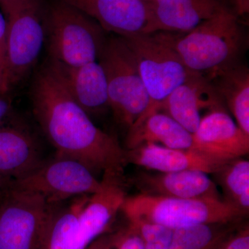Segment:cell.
I'll list each match as a JSON object with an SVG mask.
<instances>
[{
    "mask_svg": "<svg viewBox=\"0 0 249 249\" xmlns=\"http://www.w3.org/2000/svg\"><path fill=\"white\" fill-rule=\"evenodd\" d=\"M31 98L36 120L56 156L78 160L94 175L124 177L126 150L95 125L48 62L36 75Z\"/></svg>",
    "mask_w": 249,
    "mask_h": 249,
    "instance_id": "obj_1",
    "label": "cell"
},
{
    "mask_svg": "<svg viewBox=\"0 0 249 249\" xmlns=\"http://www.w3.org/2000/svg\"><path fill=\"white\" fill-rule=\"evenodd\" d=\"M165 34L185 66L205 76L240 62L247 45L245 31L231 9L185 34Z\"/></svg>",
    "mask_w": 249,
    "mask_h": 249,
    "instance_id": "obj_2",
    "label": "cell"
},
{
    "mask_svg": "<svg viewBox=\"0 0 249 249\" xmlns=\"http://www.w3.org/2000/svg\"><path fill=\"white\" fill-rule=\"evenodd\" d=\"M43 22L49 60L72 67L98 61L107 37L92 18L66 3L52 0L44 2Z\"/></svg>",
    "mask_w": 249,
    "mask_h": 249,
    "instance_id": "obj_3",
    "label": "cell"
},
{
    "mask_svg": "<svg viewBox=\"0 0 249 249\" xmlns=\"http://www.w3.org/2000/svg\"><path fill=\"white\" fill-rule=\"evenodd\" d=\"M127 219H142L173 230L200 224H228L247 213L221 199H185L140 194L127 196L121 206Z\"/></svg>",
    "mask_w": 249,
    "mask_h": 249,
    "instance_id": "obj_4",
    "label": "cell"
},
{
    "mask_svg": "<svg viewBox=\"0 0 249 249\" xmlns=\"http://www.w3.org/2000/svg\"><path fill=\"white\" fill-rule=\"evenodd\" d=\"M58 208L8 183L0 195V249H46Z\"/></svg>",
    "mask_w": 249,
    "mask_h": 249,
    "instance_id": "obj_5",
    "label": "cell"
},
{
    "mask_svg": "<svg viewBox=\"0 0 249 249\" xmlns=\"http://www.w3.org/2000/svg\"><path fill=\"white\" fill-rule=\"evenodd\" d=\"M124 38L133 52L148 95L147 109L133 124H139L160 111L170 93L195 72L185 66L163 31Z\"/></svg>",
    "mask_w": 249,
    "mask_h": 249,
    "instance_id": "obj_6",
    "label": "cell"
},
{
    "mask_svg": "<svg viewBox=\"0 0 249 249\" xmlns=\"http://www.w3.org/2000/svg\"><path fill=\"white\" fill-rule=\"evenodd\" d=\"M6 22V81L9 88L29 74L45 40L43 0L0 1Z\"/></svg>",
    "mask_w": 249,
    "mask_h": 249,
    "instance_id": "obj_7",
    "label": "cell"
},
{
    "mask_svg": "<svg viewBox=\"0 0 249 249\" xmlns=\"http://www.w3.org/2000/svg\"><path fill=\"white\" fill-rule=\"evenodd\" d=\"M98 62L107 78L109 108L118 122L129 128L149 104L133 52L124 37H107Z\"/></svg>",
    "mask_w": 249,
    "mask_h": 249,
    "instance_id": "obj_8",
    "label": "cell"
},
{
    "mask_svg": "<svg viewBox=\"0 0 249 249\" xmlns=\"http://www.w3.org/2000/svg\"><path fill=\"white\" fill-rule=\"evenodd\" d=\"M16 189L40 195L51 204L58 205L70 198L91 196L101 191V181L78 160L55 156L19 179L9 181Z\"/></svg>",
    "mask_w": 249,
    "mask_h": 249,
    "instance_id": "obj_9",
    "label": "cell"
},
{
    "mask_svg": "<svg viewBox=\"0 0 249 249\" xmlns=\"http://www.w3.org/2000/svg\"><path fill=\"white\" fill-rule=\"evenodd\" d=\"M193 135L191 150L217 160L229 162L249 152V135L224 109H214L203 116Z\"/></svg>",
    "mask_w": 249,
    "mask_h": 249,
    "instance_id": "obj_10",
    "label": "cell"
},
{
    "mask_svg": "<svg viewBox=\"0 0 249 249\" xmlns=\"http://www.w3.org/2000/svg\"><path fill=\"white\" fill-rule=\"evenodd\" d=\"M92 18L105 31L123 37L145 34L150 22L149 1L142 0H59Z\"/></svg>",
    "mask_w": 249,
    "mask_h": 249,
    "instance_id": "obj_11",
    "label": "cell"
},
{
    "mask_svg": "<svg viewBox=\"0 0 249 249\" xmlns=\"http://www.w3.org/2000/svg\"><path fill=\"white\" fill-rule=\"evenodd\" d=\"M145 34H185L201 23L230 9L226 0H151Z\"/></svg>",
    "mask_w": 249,
    "mask_h": 249,
    "instance_id": "obj_12",
    "label": "cell"
},
{
    "mask_svg": "<svg viewBox=\"0 0 249 249\" xmlns=\"http://www.w3.org/2000/svg\"><path fill=\"white\" fill-rule=\"evenodd\" d=\"M206 109H224V103L209 80L195 73L170 93L160 111H163L193 134L200 124L201 111Z\"/></svg>",
    "mask_w": 249,
    "mask_h": 249,
    "instance_id": "obj_13",
    "label": "cell"
},
{
    "mask_svg": "<svg viewBox=\"0 0 249 249\" xmlns=\"http://www.w3.org/2000/svg\"><path fill=\"white\" fill-rule=\"evenodd\" d=\"M48 63L71 97L88 115L101 114L109 107L107 78L99 62L73 67L50 60Z\"/></svg>",
    "mask_w": 249,
    "mask_h": 249,
    "instance_id": "obj_14",
    "label": "cell"
},
{
    "mask_svg": "<svg viewBox=\"0 0 249 249\" xmlns=\"http://www.w3.org/2000/svg\"><path fill=\"white\" fill-rule=\"evenodd\" d=\"M101 181V191L90 196L78 217V231L86 248L107 232L127 197L124 177L103 175Z\"/></svg>",
    "mask_w": 249,
    "mask_h": 249,
    "instance_id": "obj_15",
    "label": "cell"
},
{
    "mask_svg": "<svg viewBox=\"0 0 249 249\" xmlns=\"http://www.w3.org/2000/svg\"><path fill=\"white\" fill-rule=\"evenodd\" d=\"M125 157L127 163L160 173L199 170L215 173L228 163L195 150H178L152 143L126 150Z\"/></svg>",
    "mask_w": 249,
    "mask_h": 249,
    "instance_id": "obj_16",
    "label": "cell"
},
{
    "mask_svg": "<svg viewBox=\"0 0 249 249\" xmlns=\"http://www.w3.org/2000/svg\"><path fill=\"white\" fill-rule=\"evenodd\" d=\"M209 174L199 170L173 173H142L134 183L142 194L185 199H220L217 186Z\"/></svg>",
    "mask_w": 249,
    "mask_h": 249,
    "instance_id": "obj_17",
    "label": "cell"
},
{
    "mask_svg": "<svg viewBox=\"0 0 249 249\" xmlns=\"http://www.w3.org/2000/svg\"><path fill=\"white\" fill-rule=\"evenodd\" d=\"M45 161L34 138L14 126L0 127V175L9 181L24 178Z\"/></svg>",
    "mask_w": 249,
    "mask_h": 249,
    "instance_id": "obj_18",
    "label": "cell"
},
{
    "mask_svg": "<svg viewBox=\"0 0 249 249\" xmlns=\"http://www.w3.org/2000/svg\"><path fill=\"white\" fill-rule=\"evenodd\" d=\"M149 143L178 150H191L193 135L168 114L158 111L128 128L126 138L127 150Z\"/></svg>",
    "mask_w": 249,
    "mask_h": 249,
    "instance_id": "obj_19",
    "label": "cell"
},
{
    "mask_svg": "<svg viewBox=\"0 0 249 249\" xmlns=\"http://www.w3.org/2000/svg\"><path fill=\"white\" fill-rule=\"evenodd\" d=\"M235 117L236 124L249 135V70L240 62L206 76Z\"/></svg>",
    "mask_w": 249,
    "mask_h": 249,
    "instance_id": "obj_20",
    "label": "cell"
},
{
    "mask_svg": "<svg viewBox=\"0 0 249 249\" xmlns=\"http://www.w3.org/2000/svg\"><path fill=\"white\" fill-rule=\"evenodd\" d=\"M89 196L75 198L68 206L58 209L46 249H87L78 231V217Z\"/></svg>",
    "mask_w": 249,
    "mask_h": 249,
    "instance_id": "obj_21",
    "label": "cell"
},
{
    "mask_svg": "<svg viewBox=\"0 0 249 249\" xmlns=\"http://www.w3.org/2000/svg\"><path fill=\"white\" fill-rule=\"evenodd\" d=\"M230 224H200L174 230L169 249H219L233 232Z\"/></svg>",
    "mask_w": 249,
    "mask_h": 249,
    "instance_id": "obj_22",
    "label": "cell"
},
{
    "mask_svg": "<svg viewBox=\"0 0 249 249\" xmlns=\"http://www.w3.org/2000/svg\"><path fill=\"white\" fill-rule=\"evenodd\" d=\"M227 199L246 213L249 210V161L242 158L230 160L215 173Z\"/></svg>",
    "mask_w": 249,
    "mask_h": 249,
    "instance_id": "obj_23",
    "label": "cell"
},
{
    "mask_svg": "<svg viewBox=\"0 0 249 249\" xmlns=\"http://www.w3.org/2000/svg\"><path fill=\"white\" fill-rule=\"evenodd\" d=\"M129 225L139 232L144 249H169L174 230L142 219H129Z\"/></svg>",
    "mask_w": 249,
    "mask_h": 249,
    "instance_id": "obj_24",
    "label": "cell"
},
{
    "mask_svg": "<svg viewBox=\"0 0 249 249\" xmlns=\"http://www.w3.org/2000/svg\"><path fill=\"white\" fill-rule=\"evenodd\" d=\"M111 249H144V247L139 232L128 224L127 227L115 232Z\"/></svg>",
    "mask_w": 249,
    "mask_h": 249,
    "instance_id": "obj_25",
    "label": "cell"
},
{
    "mask_svg": "<svg viewBox=\"0 0 249 249\" xmlns=\"http://www.w3.org/2000/svg\"><path fill=\"white\" fill-rule=\"evenodd\" d=\"M219 249H249V227L235 233L232 232L223 242Z\"/></svg>",
    "mask_w": 249,
    "mask_h": 249,
    "instance_id": "obj_26",
    "label": "cell"
},
{
    "mask_svg": "<svg viewBox=\"0 0 249 249\" xmlns=\"http://www.w3.org/2000/svg\"><path fill=\"white\" fill-rule=\"evenodd\" d=\"M6 19L2 13L0 12V71L6 80Z\"/></svg>",
    "mask_w": 249,
    "mask_h": 249,
    "instance_id": "obj_27",
    "label": "cell"
},
{
    "mask_svg": "<svg viewBox=\"0 0 249 249\" xmlns=\"http://www.w3.org/2000/svg\"><path fill=\"white\" fill-rule=\"evenodd\" d=\"M114 233H105L98 237L87 249H111L114 244Z\"/></svg>",
    "mask_w": 249,
    "mask_h": 249,
    "instance_id": "obj_28",
    "label": "cell"
},
{
    "mask_svg": "<svg viewBox=\"0 0 249 249\" xmlns=\"http://www.w3.org/2000/svg\"><path fill=\"white\" fill-rule=\"evenodd\" d=\"M11 109V102L6 94L0 95V122L4 120Z\"/></svg>",
    "mask_w": 249,
    "mask_h": 249,
    "instance_id": "obj_29",
    "label": "cell"
},
{
    "mask_svg": "<svg viewBox=\"0 0 249 249\" xmlns=\"http://www.w3.org/2000/svg\"><path fill=\"white\" fill-rule=\"evenodd\" d=\"M237 16H244L249 12V0H232Z\"/></svg>",
    "mask_w": 249,
    "mask_h": 249,
    "instance_id": "obj_30",
    "label": "cell"
},
{
    "mask_svg": "<svg viewBox=\"0 0 249 249\" xmlns=\"http://www.w3.org/2000/svg\"><path fill=\"white\" fill-rule=\"evenodd\" d=\"M9 89L6 78H5L4 74L0 71V95L6 94Z\"/></svg>",
    "mask_w": 249,
    "mask_h": 249,
    "instance_id": "obj_31",
    "label": "cell"
},
{
    "mask_svg": "<svg viewBox=\"0 0 249 249\" xmlns=\"http://www.w3.org/2000/svg\"><path fill=\"white\" fill-rule=\"evenodd\" d=\"M9 181V180L6 179V178H3L2 176L0 175V195L4 191L5 188L7 186Z\"/></svg>",
    "mask_w": 249,
    "mask_h": 249,
    "instance_id": "obj_32",
    "label": "cell"
},
{
    "mask_svg": "<svg viewBox=\"0 0 249 249\" xmlns=\"http://www.w3.org/2000/svg\"><path fill=\"white\" fill-rule=\"evenodd\" d=\"M142 1H151V0H142Z\"/></svg>",
    "mask_w": 249,
    "mask_h": 249,
    "instance_id": "obj_33",
    "label": "cell"
},
{
    "mask_svg": "<svg viewBox=\"0 0 249 249\" xmlns=\"http://www.w3.org/2000/svg\"><path fill=\"white\" fill-rule=\"evenodd\" d=\"M2 1V0H0V1Z\"/></svg>",
    "mask_w": 249,
    "mask_h": 249,
    "instance_id": "obj_34",
    "label": "cell"
}]
</instances>
